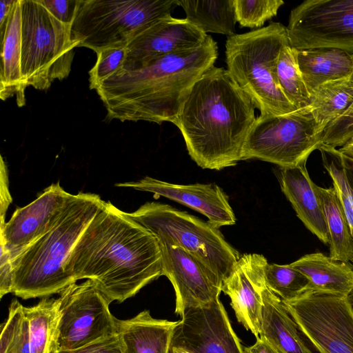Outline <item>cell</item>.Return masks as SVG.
Returning <instances> with one entry per match:
<instances>
[{
    "label": "cell",
    "instance_id": "cell-1",
    "mask_svg": "<svg viewBox=\"0 0 353 353\" xmlns=\"http://www.w3.org/2000/svg\"><path fill=\"white\" fill-rule=\"evenodd\" d=\"M65 270L74 282L90 279L111 303H121L163 275L161 251L153 234L104 201L74 245Z\"/></svg>",
    "mask_w": 353,
    "mask_h": 353
},
{
    "label": "cell",
    "instance_id": "cell-2",
    "mask_svg": "<svg viewBox=\"0 0 353 353\" xmlns=\"http://www.w3.org/2000/svg\"><path fill=\"white\" fill-rule=\"evenodd\" d=\"M254 108L227 69L214 65L192 85L174 124L191 159L203 169L219 170L243 160Z\"/></svg>",
    "mask_w": 353,
    "mask_h": 353
},
{
    "label": "cell",
    "instance_id": "cell-3",
    "mask_svg": "<svg viewBox=\"0 0 353 353\" xmlns=\"http://www.w3.org/2000/svg\"><path fill=\"white\" fill-rule=\"evenodd\" d=\"M217 57V43L208 34L199 46L165 55L145 68H120L95 90L109 119L174 123L190 90Z\"/></svg>",
    "mask_w": 353,
    "mask_h": 353
},
{
    "label": "cell",
    "instance_id": "cell-4",
    "mask_svg": "<svg viewBox=\"0 0 353 353\" xmlns=\"http://www.w3.org/2000/svg\"><path fill=\"white\" fill-rule=\"evenodd\" d=\"M105 201L93 193L73 194L54 227L13 259V291L23 299L61 293L75 282L66 261Z\"/></svg>",
    "mask_w": 353,
    "mask_h": 353
},
{
    "label": "cell",
    "instance_id": "cell-5",
    "mask_svg": "<svg viewBox=\"0 0 353 353\" xmlns=\"http://www.w3.org/2000/svg\"><path fill=\"white\" fill-rule=\"evenodd\" d=\"M289 44L286 27L274 22L228 37L227 70L263 115H283L297 109L281 90L276 77L279 54Z\"/></svg>",
    "mask_w": 353,
    "mask_h": 353
},
{
    "label": "cell",
    "instance_id": "cell-6",
    "mask_svg": "<svg viewBox=\"0 0 353 353\" xmlns=\"http://www.w3.org/2000/svg\"><path fill=\"white\" fill-rule=\"evenodd\" d=\"M125 213L159 243L180 248L194 256L222 283L241 256L219 229L168 204L146 202L134 212Z\"/></svg>",
    "mask_w": 353,
    "mask_h": 353
},
{
    "label": "cell",
    "instance_id": "cell-7",
    "mask_svg": "<svg viewBox=\"0 0 353 353\" xmlns=\"http://www.w3.org/2000/svg\"><path fill=\"white\" fill-rule=\"evenodd\" d=\"M178 0H80L71 26L75 47L96 53L126 47L156 20L171 15Z\"/></svg>",
    "mask_w": 353,
    "mask_h": 353
},
{
    "label": "cell",
    "instance_id": "cell-8",
    "mask_svg": "<svg viewBox=\"0 0 353 353\" xmlns=\"http://www.w3.org/2000/svg\"><path fill=\"white\" fill-rule=\"evenodd\" d=\"M20 4L24 86L46 90L71 71L75 48L72 26L57 20L39 0H20Z\"/></svg>",
    "mask_w": 353,
    "mask_h": 353
},
{
    "label": "cell",
    "instance_id": "cell-9",
    "mask_svg": "<svg viewBox=\"0 0 353 353\" xmlns=\"http://www.w3.org/2000/svg\"><path fill=\"white\" fill-rule=\"evenodd\" d=\"M323 134L306 108L283 115L260 114L247 135L243 160L259 159L281 168L305 164L323 144Z\"/></svg>",
    "mask_w": 353,
    "mask_h": 353
},
{
    "label": "cell",
    "instance_id": "cell-10",
    "mask_svg": "<svg viewBox=\"0 0 353 353\" xmlns=\"http://www.w3.org/2000/svg\"><path fill=\"white\" fill-rule=\"evenodd\" d=\"M50 351L75 350L117 333L110 301L90 279L64 289Z\"/></svg>",
    "mask_w": 353,
    "mask_h": 353
},
{
    "label": "cell",
    "instance_id": "cell-11",
    "mask_svg": "<svg viewBox=\"0 0 353 353\" xmlns=\"http://www.w3.org/2000/svg\"><path fill=\"white\" fill-rule=\"evenodd\" d=\"M283 302L319 353H353V309L348 296L307 290Z\"/></svg>",
    "mask_w": 353,
    "mask_h": 353
},
{
    "label": "cell",
    "instance_id": "cell-12",
    "mask_svg": "<svg viewBox=\"0 0 353 353\" xmlns=\"http://www.w3.org/2000/svg\"><path fill=\"white\" fill-rule=\"evenodd\" d=\"M298 50L336 48L353 54V0H306L293 8L286 27Z\"/></svg>",
    "mask_w": 353,
    "mask_h": 353
},
{
    "label": "cell",
    "instance_id": "cell-13",
    "mask_svg": "<svg viewBox=\"0 0 353 353\" xmlns=\"http://www.w3.org/2000/svg\"><path fill=\"white\" fill-rule=\"evenodd\" d=\"M172 348L186 353H243L219 299L187 309L181 316Z\"/></svg>",
    "mask_w": 353,
    "mask_h": 353
},
{
    "label": "cell",
    "instance_id": "cell-14",
    "mask_svg": "<svg viewBox=\"0 0 353 353\" xmlns=\"http://www.w3.org/2000/svg\"><path fill=\"white\" fill-rule=\"evenodd\" d=\"M207 35L185 19L160 18L127 44L121 69L145 68L165 55L199 46Z\"/></svg>",
    "mask_w": 353,
    "mask_h": 353
},
{
    "label": "cell",
    "instance_id": "cell-15",
    "mask_svg": "<svg viewBox=\"0 0 353 353\" xmlns=\"http://www.w3.org/2000/svg\"><path fill=\"white\" fill-rule=\"evenodd\" d=\"M72 195L59 183H53L30 203L17 208L8 222L0 224V242L13 259L54 227Z\"/></svg>",
    "mask_w": 353,
    "mask_h": 353
},
{
    "label": "cell",
    "instance_id": "cell-16",
    "mask_svg": "<svg viewBox=\"0 0 353 353\" xmlns=\"http://www.w3.org/2000/svg\"><path fill=\"white\" fill-rule=\"evenodd\" d=\"M159 244L163 275L170 280L175 292L176 314L181 316L190 307L205 305L219 299L222 282L214 274L183 249Z\"/></svg>",
    "mask_w": 353,
    "mask_h": 353
},
{
    "label": "cell",
    "instance_id": "cell-17",
    "mask_svg": "<svg viewBox=\"0 0 353 353\" xmlns=\"http://www.w3.org/2000/svg\"><path fill=\"white\" fill-rule=\"evenodd\" d=\"M115 186L150 192L179 203L203 214L217 229L236 223L228 195L214 183L182 185L145 176L137 181L116 183Z\"/></svg>",
    "mask_w": 353,
    "mask_h": 353
},
{
    "label": "cell",
    "instance_id": "cell-18",
    "mask_svg": "<svg viewBox=\"0 0 353 353\" xmlns=\"http://www.w3.org/2000/svg\"><path fill=\"white\" fill-rule=\"evenodd\" d=\"M265 257L259 254L241 255L230 274L223 281L221 292L228 295L236 317L243 327L259 338Z\"/></svg>",
    "mask_w": 353,
    "mask_h": 353
},
{
    "label": "cell",
    "instance_id": "cell-19",
    "mask_svg": "<svg viewBox=\"0 0 353 353\" xmlns=\"http://www.w3.org/2000/svg\"><path fill=\"white\" fill-rule=\"evenodd\" d=\"M279 181L283 193L305 226L327 245L329 235L323 209L305 164L281 168Z\"/></svg>",
    "mask_w": 353,
    "mask_h": 353
},
{
    "label": "cell",
    "instance_id": "cell-20",
    "mask_svg": "<svg viewBox=\"0 0 353 353\" xmlns=\"http://www.w3.org/2000/svg\"><path fill=\"white\" fill-rule=\"evenodd\" d=\"M179 321L153 318L145 310L135 316L117 319V334L123 353H172V341Z\"/></svg>",
    "mask_w": 353,
    "mask_h": 353
},
{
    "label": "cell",
    "instance_id": "cell-21",
    "mask_svg": "<svg viewBox=\"0 0 353 353\" xmlns=\"http://www.w3.org/2000/svg\"><path fill=\"white\" fill-rule=\"evenodd\" d=\"M263 301L259 338L281 353H313L283 301L268 287Z\"/></svg>",
    "mask_w": 353,
    "mask_h": 353
},
{
    "label": "cell",
    "instance_id": "cell-22",
    "mask_svg": "<svg viewBox=\"0 0 353 353\" xmlns=\"http://www.w3.org/2000/svg\"><path fill=\"white\" fill-rule=\"evenodd\" d=\"M0 98L5 101L15 95L18 106L22 107L26 104V88L21 68V16L20 0H17L3 29L0 31Z\"/></svg>",
    "mask_w": 353,
    "mask_h": 353
},
{
    "label": "cell",
    "instance_id": "cell-23",
    "mask_svg": "<svg viewBox=\"0 0 353 353\" xmlns=\"http://www.w3.org/2000/svg\"><path fill=\"white\" fill-rule=\"evenodd\" d=\"M308 280L307 290L349 296L353 292V267L321 252L305 254L289 264Z\"/></svg>",
    "mask_w": 353,
    "mask_h": 353
},
{
    "label": "cell",
    "instance_id": "cell-24",
    "mask_svg": "<svg viewBox=\"0 0 353 353\" xmlns=\"http://www.w3.org/2000/svg\"><path fill=\"white\" fill-rule=\"evenodd\" d=\"M296 50L298 65L309 92L322 83L347 77L353 72V54L344 50Z\"/></svg>",
    "mask_w": 353,
    "mask_h": 353
},
{
    "label": "cell",
    "instance_id": "cell-25",
    "mask_svg": "<svg viewBox=\"0 0 353 353\" xmlns=\"http://www.w3.org/2000/svg\"><path fill=\"white\" fill-rule=\"evenodd\" d=\"M353 103V72L348 77L322 83L310 92L306 108L318 129L326 127L344 113Z\"/></svg>",
    "mask_w": 353,
    "mask_h": 353
},
{
    "label": "cell",
    "instance_id": "cell-26",
    "mask_svg": "<svg viewBox=\"0 0 353 353\" xmlns=\"http://www.w3.org/2000/svg\"><path fill=\"white\" fill-rule=\"evenodd\" d=\"M327 227L330 257L349 263L353 259V237L334 188H322L313 183Z\"/></svg>",
    "mask_w": 353,
    "mask_h": 353
},
{
    "label": "cell",
    "instance_id": "cell-27",
    "mask_svg": "<svg viewBox=\"0 0 353 353\" xmlns=\"http://www.w3.org/2000/svg\"><path fill=\"white\" fill-rule=\"evenodd\" d=\"M178 3L185 12V19L204 33L235 34L234 0H178Z\"/></svg>",
    "mask_w": 353,
    "mask_h": 353
},
{
    "label": "cell",
    "instance_id": "cell-28",
    "mask_svg": "<svg viewBox=\"0 0 353 353\" xmlns=\"http://www.w3.org/2000/svg\"><path fill=\"white\" fill-rule=\"evenodd\" d=\"M23 311L29 320L31 353H48L59 318V299L43 298Z\"/></svg>",
    "mask_w": 353,
    "mask_h": 353
},
{
    "label": "cell",
    "instance_id": "cell-29",
    "mask_svg": "<svg viewBox=\"0 0 353 353\" xmlns=\"http://www.w3.org/2000/svg\"><path fill=\"white\" fill-rule=\"evenodd\" d=\"M296 51L290 45L283 48L276 63V77L286 98L297 110H301L310 103V92L298 65Z\"/></svg>",
    "mask_w": 353,
    "mask_h": 353
},
{
    "label": "cell",
    "instance_id": "cell-30",
    "mask_svg": "<svg viewBox=\"0 0 353 353\" xmlns=\"http://www.w3.org/2000/svg\"><path fill=\"white\" fill-rule=\"evenodd\" d=\"M23 305L14 299L1 326L0 353H31L29 320Z\"/></svg>",
    "mask_w": 353,
    "mask_h": 353
},
{
    "label": "cell",
    "instance_id": "cell-31",
    "mask_svg": "<svg viewBox=\"0 0 353 353\" xmlns=\"http://www.w3.org/2000/svg\"><path fill=\"white\" fill-rule=\"evenodd\" d=\"M323 167L333 182L336 195L350 226L353 237V189L346 176L342 152L337 148L322 145L319 149Z\"/></svg>",
    "mask_w": 353,
    "mask_h": 353
},
{
    "label": "cell",
    "instance_id": "cell-32",
    "mask_svg": "<svg viewBox=\"0 0 353 353\" xmlns=\"http://www.w3.org/2000/svg\"><path fill=\"white\" fill-rule=\"evenodd\" d=\"M265 279L268 288L282 301L294 299L307 290L308 280L288 265L267 263Z\"/></svg>",
    "mask_w": 353,
    "mask_h": 353
},
{
    "label": "cell",
    "instance_id": "cell-33",
    "mask_svg": "<svg viewBox=\"0 0 353 353\" xmlns=\"http://www.w3.org/2000/svg\"><path fill=\"white\" fill-rule=\"evenodd\" d=\"M284 3L282 0H234L236 22L241 28L259 29Z\"/></svg>",
    "mask_w": 353,
    "mask_h": 353
},
{
    "label": "cell",
    "instance_id": "cell-34",
    "mask_svg": "<svg viewBox=\"0 0 353 353\" xmlns=\"http://www.w3.org/2000/svg\"><path fill=\"white\" fill-rule=\"evenodd\" d=\"M125 52V47H114L97 53L96 63L89 71L91 90H96L102 81L121 68Z\"/></svg>",
    "mask_w": 353,
    "mask_h": 353
},
{
    "label": "cell",
    "instance_id": "cell-35",
    "mask_svg": "<svg viewBox=\"0 0 353 353\" xmlns=\"http://www.w3.org/2000/svg\"><path fill=\"white\" fill-rule=\"evenodd\" d=\"M353 137V103L325 129L323 145L342 147Z\"/></svg>",
    "mask_w": 353,
    "mask_h": 353
},
{
    "label": "cell",
    "instance_id": "cell-36",
    "mask_svg": "<svg viewBox=\"0 0 353 353\" xmlns=\"http://www.w3.org/2000/svg\"><path fill=\"white\" fill-rule=\"evenodd\" d=\"M80 0H39L61 22L72 26Z\"/></svg>",
    "mask_w": 353,
    "mask_h": 353
},
{
    "label": "cell",
    "instance_id": "cell-37",
    "mask_svg": "<svg viewBox=\"0 0 353 353\" xmlns=\"http://www.w3.org/2000/svg\"><path fill=\"white\" fill-rule=\"evenodd\" d=\"M51 352V351H50ZM52 353H123L117 334L98 340L83 347Z\"/></svg>",
    "mask_w": 353,
    "mask_h": 353
},
{
    "label": "cell",
    "instance_id": "cell-38",
    "mask_svg": "<svg viewBox=\"0 0 353 353\" xmlns=\"http://www.w3.org/2000/svg\"><path fill=\"white\" fill-rule=\"evenodd\" d=\"M0 297L13 291V258L6 245L0 242Z\"/></svg>",
    "mask_w": 353,
    "mask_h": 353
},
{
    "label": "cell",
    "instance_id": "cell-39",
    "mask_svg": "<svg viewBox=\"0 0 353 353\" xmlns=\"http://www.w3.org/2000/svg\"><path fill=\"white\" fill-rule=\"evenodd\" d=\"M6 163L2 157H1V176H0V214L1 223H5V216L6 211L12 203V197L8 188V174Z\"/></svg>",
    "mask_w": 353,
    "mask_h": 353
},
{
    "label": "cell",
    "instance_id": "cell-40",
    "mask_svg": "<svg viewBox=\"0 0 353 353\" xmlns=\"http://www.w3.org/2000/svg\"><path fill=\"white\" fill-rule=\"evenodd\" d=\"M243 353H281L269 343L256 339V341L251 346L243 347Z\"/></svg>",
    "mask_w": 353,
    "mask_h": 353
},
{
    "label": "cell",
    "instance_id": "cell-41",
    "mask_svg": "<svg viewBox=\"0 0 353 353\" xmlns=\"http://www.w3.org/2000/svg\"><path fill=\"white\" fill-rule=\"evenodd\" d=\"M17 0L0 1V31H1Z\"/></svg>",
    "mask_w": 353,
    "mask_h": 353
},
{
    "label": "cell",
    "instance_id": "cell-42",
    "mask_svg": "<svg viewBox=\"0 0 353 353\" xmlns=\"http://www.w3.org/2000/svg\"><path fill=\"white\" fill-rule=\"evenodd\" d=\"M342 161L347 181L353 189V158L342 153Z\"/></svg>",
    "mask_w": 353,
    "mask_h": 353
},
{
    "label": "cell",
    "instance_id": "cell-43",
    "mask_svg": "<svg viewBox=\"0 0 353 353\" xmlns=\"http://www.w3.org/2000/svg\"><path fill=\"white\" fill-rule=\"evenodd\" d=\"M342 153L353 158V137L339 149Z\"/></svg>",
    "mask_w": 353,
    "mask_h": 353
},
{
    "label": "cell",
    "instance_id": "cell-44",
    "mask_svg": "<svg viewBox=\"0 0 353 353\" xmlns=\"http://www.w3.org/2000/svg\"><path fill=\"white\" fill-rule=\"evenodd\" d=\"M348 299L353 309V292L348 296Z\"/></svg>",
    "mask_w": 353,
    "mask_h": 353
},
{
    "label": "cell",
    "instance_id": "cell-45",
    "mask_svg": "<svg viewBox=\"0 0 353 353\" xmlns=\"http://www.w3.org/2000/svg\"><path fill=\"white\" fill-rule=\"evenodd\" d=\"M172 353H186V352H183V351L179 350H177V349L172 348Z\"/></svg>",
    "mask_w": 353,
    "mask_h": 353
},
{
    "label": "cell",
    "instance_id": "cell-46",
    "mask_svg": "<svg viewBox=\"0 0 353 353\" xmlns=\"http://www.w3.org/2000/svg\"><path fill=\"white\" fill-rule=\"evenodd\" d=\"M351 262H352V263H353V259L351 261ZM352 267H353V265H352Z\"/></svg>",
    "mask_w": 353,
    "mask_h": 353
},
{
    "label": "cell",
    "instance_id": "cell-47",
    "mask_svg": "<svg viewBox=\"0 0 353 353\" xmlns=\"http://www.w3.org/2000/svg\"><path fill=\"white\" fill-rule=\"evenodd\" d=\"M48 353H52V352L49 350Z\"/></svg>",
    "mask_w": 353,
    "mask_h": 353
}]
</instances>
